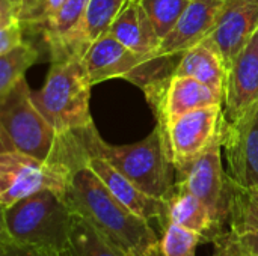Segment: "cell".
Returning a JSON list of instances; mask_svg holds the SVG:
<instances>
[{"mask_svg":"<svg viewBox=\"0 0 258 256\" xmlns=\"http://www.w3.org/2000/svg\"><path fill=\"white\" fill-rule=\"evenodd\" d=\"M62 158L73 169L65 199L125 256H162L160 237L151 222L124 207L85 163V152L74 134L63 140Z\"/></svg>","mask_w":258,"mask_h":256,"instance_id":"obj_1","label":"cell"},{"mask_svg":"<svg viewBox=\"0 0 258 256\" xmlns=\"http://www.w3.org/2000/svg\"><path fill=\"white\" fill-rule=\"evenodd\" d=\"M73 134L85 155L106 160L145 193L165 199L174 189L177 172L171 160L165 130L159 122L145 139L130 145L107 143L94 124Z\"/></svg>","mask_w":258,"mask_h":256,"instance_id":"obj_2","label":"cell"},{"mask_svg":"<svg viewBox=\"0 0 258 256\" xmlns=\"http://www.w3.org/2000/svg\"><path fill=\"white\" fill-rule=\"evenodd\" d=\"M73 210L65 196L42 190L2 208L0 241L59 253L70 240Z\"/></svg>","mask_w":258,"mask_h":256,"instance_id":"obj_3","label":"cell"},{"mask_svg":"<svg viewBox=\"0 0 258 256\" xmlns=\"http://www.w3.org/2000/svg\"><path fill=\"white\" fill-rule=\"evenodd\" d=\"M91 88L83 57L70 56L51 62L44 86L32 92V98L57 136H65L94 124L89 112Z\"/></svg>","mask_w":258,"mask_h":256,"instance_id":"obj_4","label":"cell"},{"mask_svg":"<svg viewBox=\"0 0 258 256\" xmlns=\"http://www.w3.org/2000/svg\"><path fill=\"white\" fill-rule=\"evenodd\" d=\"M59 136L32 98V91L21 77L11 91L0 97L2 151H17L38 160H51Z\"/></svg>","mask_w":258,"mask_h":256,"instance_id":"obj_5","label":"cell"},{"mask_svg":"<svg viewBox=\"0 0 258 256\" xmlns=\"http://www.w3.org/2000/svg\"><path fill=\"white\" fill-rule=\"evenodd\" d=\"M171 59L136 53L104 33L88 48L83 63L92 86L110 78H124L145 94L174 72L175 66H171Z\"/></svg>","mask_w":258,"mask_h":256,"instance_id":"obj_6","label":"cell"},{"mask_svg":"<svg viewBox=\"0 0 258 256\" xmlns=\"http://www.w3.org/2000/svg\"><path fill=\"white\" fill-rule=\"evenodd\" d=\"M71 174L73 169L56 157L42 161L17 151H2L0 205L8 208L42 190H53L65 196Z\"/></svg>","mask_w":258,"mask_h":256,"instance_id":"obj_7","label":"cell"},{"mask_svg":"<svg viewBox=\"0 0 258 256\" xmlns=\"http://www.w3.org/2000/svg\"><path fill=\"white\" fill-rule=\"evenodd\" d=\"M227 122L224 104H213L189 112L165 127L175 169L195 160L212 146L222 143Z\"/></svg>","mask_w":258,"mask_h":256,"instance_id":"obj_8","label":"cell"},{"mask_svg":"<svg viewBox=\"0 0 258 256\" xmlns=\"http://www.w3.org/2000/svg\"><path fill=\"white\" fill-rule=\"evenodd\" d=\"M175 172V181L198 196L210 210L218 226H222L228 219L231 192V183L222 164V143L212 146Z\"/></svg>","mask_w":258,"mask_h":256,"instance_id":"obj_9","label":"cell"},{"mask_svg":"<svg viewBox=\"0 0 258 256\" xmlns=\"http://www.w3.org/2000/svg\"><path fill=\"white\" fill-rule=\"evenodd\" d=\"M222 149L230 183L240 189L258 186V104L227 122Z\"/></svg>","mask_w":258,"mask_h":256,"instance_id":"obj_10","label":"cell"},{"mask_svg":"<svg viewBox=\"0 0 258 256\" xmlns=\"http://www.w3.org/2000/svg\"><path fill=\"white\" fill-rule=\"evenodd\" d=\"M145 97L154 110L157 122L163 128L189 112L213 104H224L209 86L194 77L174 72L145 92Z\"/></svg>","mask_w":258,"mask_h":256,"instance_id":"obj_11","label":"cell"},{"mask_svg":"<svg viewBox=\"0 0 258 256\" xmlns=\"http://www.w3.org/2000/svg\"><path fill=\"white\" fill-rule=\"evenodd\" d=\"M258 29V0H224L215 29L207 36L230 68Z\"/></svg>","mask_w":258,"mask_h":256,"instance_id":"obj_12","label":"cell"},{"mask_svg":"<svg viewBox=\"0 0 258 256\" xmlns=\"http://www.w3.org/2000/svg\"><path fill=\"white\" fill-rule=\"evenodd\" d=\"M224 0H190L174 27L162 39L156 54L175 57L201 42L215 29Z\"/></svg>","mask_w":258,"mask_h":256,"instance_id":"obj_13","label":"cell"},{"mask_svg":"<svg viewBox=\"0 0 258 256\" xmlns=\"http://www.w3.org/2000/svg\"><path fill=\"white\" fill-rule=\"evenodd\" d=\"M258 104V36L245 44L228 68L224 109L228 121L240 118Z\"/></svg>","mask_w":258,"mask_h":256,"instance_id":"obj_14","label":"cell"},{"mask_svg":"<svg viewBox=\"0 0 258 256\" xmlns=\"http://www.w3.org/2000/svg\"><path fill=\"white\" fill-rule=\"evenodd\" d=\"M85 163L94 170V174L124 207L148 222H157L160 228H163L166 217L163 199L145 193L118 169H115L112 164L100 157L85 155Z\"/></svg>","mask_w":258,"mask_h":256,"instance_id":"obj_15","label":"cell"},{"mask_svg":"<svg viewBox=\"0 0 258 256\" xmlns=\"http://www.w3.org/2000/svg\"><path fill=\"white\" fill-rule=\"evenodd\" d=\"M174 74L197 78L203 84L209 86L222 101H225L228 66L225 65L216 45L209 38H204L201 42L180 54Z\"/></svg>","mask_w":258,"mask_h":256,"instance_id":"obj_16","label":"cell"},{"mask_svg":"<svg viewBox=\"0 0 258 256\" xmlns=\"http://www.w3.org/2000/svg\"><path fill=\"white\" fill-rule=\"evenodd\" d=\"M106 33L141 54L157 56L156 51L162 42L141 0H127Z\"/></svg>","mask_w":258,"mask_h":256,"instance_id":"obj_17","label":"cell"},{"mask_svg":"<svg viewBox=\"0 0 258 256\" xmlns=\"http://www.w3.org/2000/svg\"><path fill=\"white\" fill-rule=\"evenodd\" d=\"M163 201L166 210L165 225L169 222L201 234L203 237L219 228L206 204L177 181L171 193Z\"/></svg>","mask_w":258,"mask_h":256,"instance_id":"obj_18","label":"cell"},{"mask_svg":"<svg viewBox=\"0 0 258 256\" xmlns=\"http://www.w3.org/2000/svg\"><path fill=\"white\" fill-rule=\"evenodd\" d=\"M125 2L127 0H89L82 23L70 39L62 59L70 56L83 57L88 48L109 30Z\"/></svg>","mask_w":258,"mask_h":256,"instance_id":"obj_19","label":"cell"},{"mask_svg":"<svg viewBox=\"0 0 258 256\" xmlns=\"http://www.w3.org/2000/svg\"><path fill=\"white\" fill-rule=\"evenodd\" d=\"M88 5L89 0H63L57 14L38 30L50 51L51 62L63 57L65 48L79 29Z\"/></svg>","mask_w":258,"mask_h":256,"instance_id":"obj_20","label":"cell"},{"mask_svg":"<svg viewBox=\"0 0 258 256\" xmlns=\"http://www.w3.org/2000/svg\"><path fill=\"white\" fill-rule=\"evenodd\" d=\"M59 256H125L86 219L73 211L68 244Z\"/></svg>","mask_w":258,"mask_h":256,"instance_id":"obj_21","label":"cell"},{"mask_svg":"<svg viewBox=\"0 0 258 256\" xmlns=\"http://www.w3.org/2000/svg\"><path fill=\"white\" fill-rule=\"evenodd\" d=\"M227 223L231 231L258 228V186L252 189H240L231 184Z\"/></svg>","mask_w":258,"mask_h":256,"instance_id":"obj_22","label":"cell"},{"mask_svg":"<svg viewBox=\"0 0 258 256\" xmlns=\"http://www.w3.org/2000/svg\"><path fill=\"white\" fill-rule=\"evenodd\" d=\"M39 57V51L30 42L23 41L5 54H0V97L6 95L11 88L24 77L27 68H30Z\"/></svg>","mask_w":258,"mask_h":256,"instance_id":"obj_23","label":"cell"},{"mask_svg":"<svg viewBox=\"0 0 258 256\" xmlns=\"http://www.w3.org/2000/svg\"><path fill=\"white\" fill-rule=\"evenodd\" d=\"M213 256H258V228L225 231L213 238Z\"/></svg>","mask_w":258,"mask_h":256,"instance_id":"obj_24","label":"cell"},{"mask_svg":"<svg viewBox=\"0 0 258 256\" xmlns=\"http://www.w3.org/2000/svg\"><path fill=\"white\" fill-rule=\"evenodd\" d=\"M203 238L201 234L168 222L162 228L160 235L162 256H195L197 247Z\"/></svg>","mask_w":258,"mask_h":256,"instance_id":"obj_25","label":"cell"},{"mask_svg":"<svg viewBox=\"0 0 258 256\" xmlns=\"http://www.w3.org/2000/svg\"><path fill=\"white\" fill-rule=\"evenodd\" d=\"M157 35L163 39L189 6L190 0H141Z\"/></svg>","mask_w":258,"mask_h":256,"instance_id":"obj_26","label":"cell"},{"mask_svg":"<svg viewBox=\"0 0 258 256\" xmlns=\"http://www.w3.org/2000/svg\"><path fill=\"white\" fill-rule=\"evenodd\" d=\"M63 0H24L21 11L23 29L39 30L60 9Z\"/></svg>","mask_w":258,"mask_h":256,"instance_id":"obj_27","label":"cell"},{"mask_svg":"<svg viewBox=\"0 0 258 256\" xmlns=\"http://www.w3.org/2000/svg\"><path fill=\"white\" fill-rule=\"evenodd\" d=\"M23 24L20 21L11 23L5 27H0V54L8 53L14 47L20 45L23 39Z\"/></svg>","mask_w":258,"mask_h":256,"instance_id":"obj_28","label":"cell"},{"mask_svg":"<svg viewBox=\"0 0 258 256\" xmlns=\"http://www.w3.org/2000/svg\"><path fill=\"white\" fill-rule=\"evenodd\" d=\"M23 3L24 0H0V27L20 21Z\"/></svg>","mask_w":258,"mask_h":256,"instance_id":"obj_29","label":"cell"},{"mask_svg":"<svg viewBox=\"0 0 258 256\" xmlns=\"http://www.w3.org/2000/svg\"><path fill=\"white\" fill-rule=\"evenodd\" d=\"M0 256H51L48 252H44L36 247L15 244V243H6L0 241Z\"/></svg>","mask_w":258,"mask_h":256,"instance_id":"obj_30","label":"cell"},{"mask_svg":"<svg viewBox=\"0 0 258 256\" xmlns=\"http://www.w3.org/2000/svg\"><path fill=\"white\" fill-rule=\"evenodd\" d=\"M50 255H51V256H59L57 253H50Z\"/></svg>","mask_w":258,"mask_h":256,"instance_id":"obj_31","label":"cell"},{"mask_svg":"<svg viewBox=\"0 0 258 256\" xmlns=\"http://www.w3.org/2000/svg\"><path fill=\"white\" fill-rule=\"evenodd\" d=\"M255 33H257V36H258V29H257V32H255Z\"/></svg>","mask_w":258,"mask_h":256,"instance_id":"obj_32","label":"cell"}]
</instances>
